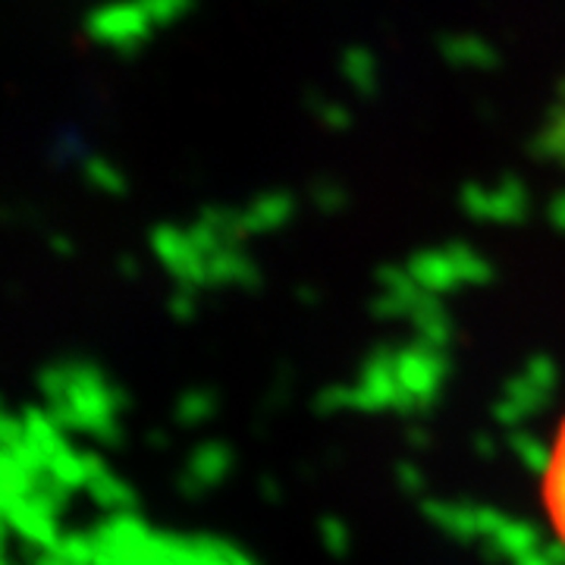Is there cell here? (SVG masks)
<instances>
[{
    "mask_svg": "<svg viewBox=\"0 0 565 565\" xmlns=\"http://www.w3.org/2000/svg\"><path fill=\"white\" fill-rule=\"evenodd\" d=\"M540 500H543V513L550 518L556 538L565 543V418L563 424L556 428V437H553L550 456L543 465Z\"/></svg>",
    "mask_w": 565,
    "mask_h": 565,
    "instance_id": "obj_1",
    "label": "cell"
}]
</instances>
